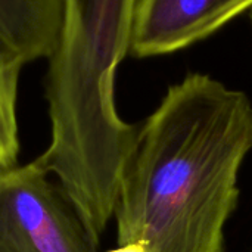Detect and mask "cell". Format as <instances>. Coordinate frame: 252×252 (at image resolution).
<instances>
[{"mask_svg":"<svg viewBox=\"0 0 252 252\" xmlns=\"http://www.w3.org/2000/svg\"><path fill=\"white\" fill-rule=\"evenodd\" d=\"M25 63L0 52V173L16 165L19 151L16 124V94Z\"/></svg>","mask_w":252,"mask_h":252,"instance_id":"6","label":"cell"},{"mask_svg":"<svg viewBox=\"0 0 252 252\" xmlns=\"http://www.w3.org/2000/svg\"><path fill=\"white\" fill-rule=\"evenodd\" d=\"M108 252H146V250L142 244H124V245H118V248Z\"/></svg>","mask_w":252,"mask_h":252,"instance_id":"7","label":"cell"},{"mask_svg":"<svg viewBox=\"0 0 252 252\" xmlns=\"http://www.w3.org/2000/svg\"><path fill=\"white\" fill-rule=\"evenodd\" d=\"M37 159L0 173V252H97L59 183Z\"/></svg>","mask_w":252,"mask_h":252,"instance_id":"3","label":"cell"},{"mask_svg":"<svg viewBox=\"0 0 252 252\" xmlns=\"http://www.w3.org/2000/svg\"><path fill=\"white\" fill-rule=\"evenodd\" d=\"M252 9V0H139L130 55L152 58L183 50Z\"/></svg>","mask_w":252,"mask_h":252,"instance_id":"4","label":"cell"},{"mask_svg":"<svg viewBox=\"0 0 252 252\" xmlns=\"http://www.w3.org/2000/svg\"><path fill=\"white\" fill-rule=\"evenodd\" d=\"M251 149L252 103L244 92L196 72L171 86L124 162L114 207L118 245L224 252Z\"/></svg>","mask_w":252,"mask_h":252,"instance_id":"1","label":"cell"},{"mask_svg":"<svg viewBox=\"0 0 252 252\" xmlns=\"http://www.w3.org/2000/svg\"><path fill=\"white\" fill-rule=\"evenodd\" d=\"M63 0H0V52L24 63L50 59L62 24Z\"/></svg>","mask_w":252,"mask_h":252,"instance_id":"5","label":"cell"},{"mask_svg":"<svg viewBox=\"0 0 252 252\" xmlns=\"http://www.w3.org/2000/svg\"><path fill=\"white\" fill-rule=\"evenodd\" d=\"M139 0H63L46 99L50 146L37 162L59 182L100 238L114 216L124 162L139 128L117 112L114 81L130 53Z\"/></svg>","mask_w":252,"mask_h":252,"instance_id":"2","label":"cell"}]
</instances>
